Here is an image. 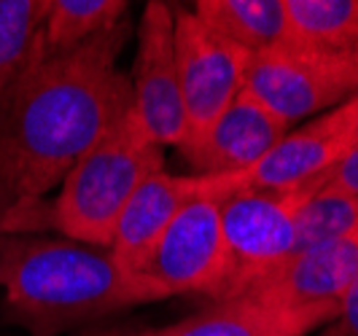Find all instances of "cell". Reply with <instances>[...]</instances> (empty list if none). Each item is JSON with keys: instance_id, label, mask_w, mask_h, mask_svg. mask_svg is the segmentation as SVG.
<instances>
[{"instance_id": "7402d4cb", "label": "cell", "mask_w": 358, "mask_h": 336, "mask_svg": "<svg viewBox=\"0 0 358 336\" xmlns=\"http://www.w3.org/2000/svg\"><path fill=\"white\" fill-rule=\"evenodd\" d=\"M81 336H162V328H141V326H132V328H90Z\"/></svg>"}, {"instance_id": "30bf717a", "label": "cell", "mask_w": 358, "mask_h": 336, "mask_svg": "<svg viewBox=\"0 0 358 336\" xmlns=\"http://www.w3.org/2000/svg\"><path fill=\"white\" fill-rule=\"evenodd\" d=\"M288 129L294 126L243 89L197 140L180 145L178 154L192 170L189 175H234L253 167Z\"/></svg>"}, {"instance_id": "5b68a950", "label": "cell", "mask_w": 358, "mask_h": 336, "mask_svg": "<svg viewBox=\"0 0 358 336\" xmlns=\"http://www.w3.org/2000/svg\"><path fill=\"white\" fill-rule=\"evenodd\" d=\"M245 92L294 126L334 110L358 92V59L280 43L251 57Z\"/></svg>"}, {"instance_id": "603a6c76", "label": "cell", "mask_w": 358, "mask_h": 336, "mask_svg": "<svg viewBox=\"0 0 358 336\" xmlns=\"http://www.w3.org/2000/svg\"><path fill=\"white\" fill-rule=\"evenodd\" d=\"M318 336H345V331H342V326L334 320V323H329V326H323L321 331H318Z\"/></svg>"}, {"instance_id": "9a60e30c", "label": "cell", "mask_w": 358, "mask_h": 336, "mask_svg": "<svg viewBox=\"0 0 358 336\" xmlns=\"http://www.w3.org/2000/svg\"><path fill=\"white\" fill-rule=\"evenodd\" d=\"M288 41L313 52L358 59V0H283Z\"/></svg>"}, {"instance_id": "52a82bcc", "label": "cell", "mask_w": 358, "mask_h": 336, "mask_svg": "<svg viewBox=\"0 0 358 336\" xmlns=\"http://www.w3.org/2000/svg\"><path fill=\"white\" fill-rule=\"evenodd\" d=\"M350 154L345 138L340 110H326L296 129H288L253 167L234 175L194 177L192 189L199 196H221L237 191H296L313 183H321L323 175L337 167Z\"/></svg>"}, {"instance_id": "3957f363", "label": "cell", "mask_w": 358, "mask_h": 336, "mask_svg": "<svg viewBox=\"0 0 358 336\" xmlns=\"http://www.w3.org/2000/svg\"><path fill=\"white\" fill-rule=\"evenodd\" d=\"M167 170L164 148L151 138L135 108L92 145L87 156L73 167L59 186L57 202H38L11 218L3 234H33V229L52 226L62 237L110 248L119 215L129 196L148 175Z\"/></svg>"}, {"instance_id": "6da1fadb", "label": "cell", "mask_w": 358, "mask_h": 336, "mask_svg": "<svg viewBox=\"0 0 358 336\" xmlns=\"http://www.w3.org/2000/svg\"><path fill=\"white\" fill-rule=\"evenodd\" d=\"M129 19L71 52L33 49L24 71L0 97V229L62 186L94 143L132 108L119 57ZM38 43V41H36Z\"/></svg>"}, {"instance_id": "277c9868", "label": "cell", "mask_w": 358, "mask_h": 336, "mask_svg": "<svg viewBox=\"0 0 358 336\" xmlns=\"http://www.w3.org/2000/svg\"><path fill=\"white\" fill-rule=\"evenodd\" d=\"M307 189L237 191L218 199L227 272L213 301L251 293L296 253V205Z\"/></svg>"}, {"instance_id": "ac0fdd59", "label": "cell", "mask_w": 358, "mask_h": 336, "mask_svg": "<svg viewBox=\"0 0 358 336\" xmlns=\"http://www.w3.org/2000/svg\"><path fill=\"white\" fill-rule=\"evenodd\" d=\"M52 0H0V97L24 71Z\"/></svg>"}, {"instance_id": "5bb4252c", "label": "cell", "mask_w": 358, "mask_h": 336, "mask_svg": "<svg viewBox=\"0 0 358 336\" xmlns=\"http://www.w3.org/2000/svg\"><path fill=\"white\" fill-rule=\"evenodd\" d=\"M192 11L202 24L251 57L288 41L283 0H197Z\"/></svg>"}, {"instance_id": "7c38bea8", "label": "cell", "mask_w": 358, "mask_h": 336, "mask_svg": "<svg viewBox=\"0 0 358 336\" xmlns=\"http://www.w3.org/2000/svg\"><path fill=\"white\" fill-rule=\"evenodd\" d=\"M340 318V304L318 307H278L240 296L210 301L189 318L178 320L162 336H307Z\"/></svg>"}, {"instance_id": "ba28073f", "label": "cell", "mask_w": 358, "mask_h": 336, "mask_svg": "<svg viewBox=\"0 0 358 336\" xmlns=\"http://www.w3.org/2000/svg\"><path fill=\"white\" fill-rule=\"evenodd\" d=\"M227 272L218 199L194 194L162 234L143 275L170 293H197L213 301Z\"/></svg>"}, {"instance_id": "8992f818", "label": "cell", "mask_w": 358, "mask_h": 336, "mask_svg": "<svg viewBox=\"0 0 358 336\" xmlns=\"http://www.w3.org/2000/svg\"><path fill=\"white\" fill-rule=\"evenodd\" d=\"M173 27L180 103L186 116V138L180 145H186L197 140L243 92L251 54L213 33L186 6H173Z\"/></svg>"}, {"instance_id": "8fae6325", "label": "cell", "mask_w": 358, "mask_h": 336, "mask_svg": "<svg viewBox=\"0 0 358 336\" xmlns=\"http://www.w3.org/2000/svg\"><path fill=\"white\" fill-rule=\"evenodd\" d=\"M358 277V234L299 250L264 283L253 288L251 299L278 307L340 304L348 285Z\"/></svg>"}, {"instance_id": "44dd1931", "label": "cell", "mask_w": 358, "mask_h": 336, "mask_svg": "<svg viewBox=\"0 0 358 336\" xmlns=\"http://www.w3.org/2000/svg\"><path fill=\"white\" fill-rule=\"evenodd\" d=\"M337 110H340V119L342 126H345V138H348L350 151H358V92L350 100H345L342 105H337Z\"/></svg>"}, {"instance_id": "9c48e42d", "label": "cell", "mask_w": 358, "mask_h": 336, "mask_svg": "<svg viewBox=\"0 0 358 336\" xmlns=\"http://www.w3.org/2000/svg\"><path fill=\"white\" fill-rule=\"evenodd\" d=\"M132 108L151 138L180 148L186 138V116L180 103L178 68H176V27L173 3H145L138 24V54L129 73Z\"/></svg>"}, {"instance_id": "2e32d148", "label": "cell", "mask_w": 358, "mask_h": 336, "mask_svg": "<svg viewBox=\"0 0 358 336\" xmlns=\"http://www.w3.org/2000/svg\"><path fill=\"white\" fill-rule=\"evenodd\" d=\"M124 0H52L38 33V52L59 54L87 43L127 17Z\"/></svg>"}, {"instance_id": "d6986e66", "label": "cell", "mask_w": 358, "mask_h": 336, "mask_svg": "<svg viewBox=\"0 0 358 336\" xmlns=\"http://www.w3.org/2000/svg\"><path fill=\"white\" fill-rule=\"evenodd\" d=\"M321 183L334 186V189H342V191H348V194L358 196V151H350L337 167H331V170L323 175Z\"/></svg>"}, {"instance_id": "7a4b0ae2", "label": "cell", "mask_w": 358, "mask_h": 336, "mask_svg": "<svg viewBox=\"0 0 358 336\" xmlns=\"http://www.w3.org/2000/svg\"><path fill=\"white\" fill-rule=\"evenodd\" d=\"M0 318L30 336H59L71 328L170 299L157 280L135 275L108 248L68 237L8 234L0 245Z\"/></svg>"}, {"instance_id": "e0dca14e", "label": "cell", "mask_w": 358, "mask_h": 336, "mask_svg": "<svg viewBox=\"0 0 358 336\" xmlns=\"http://www.w3.org/2000/svg\"><path fill=\"white\" fill-rule=\"evenodd\" d=\"M358 234V196L313 183L296 205V253Z\"/></svg>"}, {"instance_id": "ffe728a7", "label": "cell", "mask_w": 358, "mask_h": 336, "mask_svg": "<svg viewBox=\"0 0 358 336\" xmlns=\"http://www.w3.org/2000/svg\"><path fill=\"white\" fill-rule=\"evenodd\" d=\"M337 323L342 326L345 336H358V277L348 285V291L340 299V318Z\"/></svg>"}, {"instance_id": "4fadbf2b", "label": "cell", "mask_w": 358, "mask_h": 336, "mask_svg": "<svg viewBox=\"0 0 358 336\" xmlns=\"http://www.w3.org/2000/svg\"><path fill=\"white\" fill-rule=\"evenodd\" d=\"M192 196V175H173L159 170L145 177L119 215L113 242L108 248L113 258L129 272L143 275L162 234Z\"/></svg>"}, {"instance_id": "cb8c5ba5", "label": "cell", "mask_w": 358, "mask_h": 336, "mask_svg": "<svg viewBox=\"0 0 358 336\" xmlns=\"http://www.w3.org/2000/svg\"><path fill=\"white\" fill-rule=\"evenodd\" d=\"M6 237H8V234H3V231H0V245H3V242H6Z\"/></svg>"}]
</instances>
